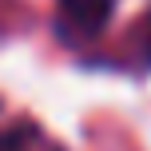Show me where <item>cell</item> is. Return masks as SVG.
I'll list each match as a JSON object with an SVG mask.
<instances>
[{
    "mask_svg": "<svg viewBox=\"0 0 151 151\" xmlns=\"http://www.w3.org/2000/svg\"><path fill=\"white\" fill-rule=\"evenodd\" d=\"M60 8H64V20L76 24V32H83V36L104 32L111 20V0H60Z\"/></svg>",
    "mask_w": 151,
    "mask_h": 151,
    "instance_id": "cell-1",
    "label": "cell"
},
{
    "mask_svg": "<svg viewBox=\"0 0 151 151\" xmlns=\"http://www.w3.org/2000/svg\"><path fill=\"white\" fill-rule=\"evenodd\" d=\"M24 131H0V151H24Z\"/></svg>",
    "mask_w": 151,
    "mask_h": 151,
    "instance_id": "cell-2",
    "label": "cell"
},
{
    "mask_svg": "<svg viewBox=\"0 0 151 151\" xmlns=\"http://www.w3.org/2000/svg\"><path fill=\"white\" fill-rule=\"evenodd\" d=\"M143 28H147V60H151V16H147V24H143Z\"/></svg>",
    "mask_w": 151,
    "mask_h": 151,
    "instance_id": "cell-3",
    "label": "cell"
}]
</instances>
